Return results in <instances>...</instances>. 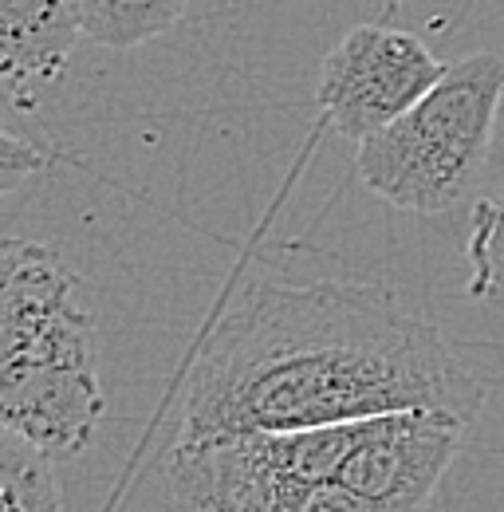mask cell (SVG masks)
<instances>
[{
  "mask_svg": "<svg viewBox=\"0 0 504 512\" xmlns=\"http://www.w3.org/2000/svg\"><path fill=\"white\" fill-rule=\"evenodd\" d=\"M4 260H8V237L0 241V268H4Z\"/></svg>",
  "mask_w": 504,
  "mask_h": 512,
  "instance_id": "cell-11",
  "label": "cell"
},
{
  "mask_svg": "<svg viewBox=\"0 0 504 512\" xmlns=\"http://www.w3.org/2000/svg\"><path fill=\"white\" fill-rule=\"evenodd\" d=\"M441 75L445 64L418 36L386 24H363L323 56L315 103L335 134L363 142L410 111Z\"/></svg>",
  "mask_w": 504,
  "mask_h": 512,
  "instance_id": "cell-6",
  "label": "cell"
},
{
  "mask_svg": "<svg viewBox=\"0 0 504 512\" xmlns=\"http://www.w3.org/2000/svg\"><path fill=\"white\" fill-rule=\"evenodd\" d=\"M359 422L178 434L162 461L166 497L197 512H315V497L359 438Z\"/></svg>",
  "mask_w": 504,
  "mask_h": 512,
  "instance_id": "cell-4",
  "label": "cell"
},
{
  "mask_svg": "<svg viewBox=\"0 0 504 512\" xmlns=\"http://www.w3.org/2000/svg\"><path fill=\"white\" fill-rule=\"evenodd\" d=\"M501 103V56L477 52L445 64V75L410 111L359 142V178L410 213L453 209L485 178Z\"/></svg>",
  "mask_w": 504,
  "mask_h": 512,
  "instance_id": "cell-3",
  "label": "cell"
},
{
  "mask_svg": "<svg viewBox=\"0 0 504 512\" xmlns=\"http://www.w3.org/2000/svg\"><path fill=\"white\" fill-rule=\"evenodd\" d=\"M461 418L394 410L359 422V438L315 497V512H414L434 501L461 449Z\"/></svg>",
  "mask_w": 504,
  "mask_h": 512,
  "instance_id": "cell-5",
  "label": "cell"
},
{
  "mask_svg": "<svg viewBox=\"0 0 504 512\" xmlns=\"http://www.w3.org/2000/svg\"><path fill=\"white\" fill-rule=\"evenodd\" d=\"M107 414L87 288L56 249L8 237L0 268V422L56 461L91 446Z\"/></svg>",
  "mask_w": 504,
  "mask_h": 512,
  "instance_id": "cell-2",
  "label": "cell"
},
{
  "mask_svg": "<svg viewBox=\"0 0 504 512\" xmlns=\"http://www.w3.org/2000/svg\"><path fill=\"white\" fill-rule=\"evenodd\" d=\"M477 383L438 327L386 288L256 280L189 371L178 434L300 430L394 410L473 422Z\"/></svg>",
  "mask_w": 504,
  "mask_h": 512,
  "instance_id": "cell-1",
  "label": "cell"
},
{
  "mask_svg": "<svg viewBox=\"0 0 504 512\" xmlns=\"http://www.w3.org/2000/svg\"><path fill=\"white\" fill-rule=\"evenodd\" d=\"M48 162L52 158L40 146L24 142L20 134H12V130L0 123V197L4 193H16L24 182H32L36 174H44Z\"/></svg>",
  "mask_w": 504,
  "mask_h": 512,
  "instance_id": "cell-10",
  "label": "cell"
},
{
  "mask_svg": "<svg viewBox=\"0 0 504 512\" xmlns=\"http://www.w3.org/2000/svg\"><path fill=\"white\" fill-rule=\"evenodd\" d=\"M79 36L75 0H0V83L32 87L56 79Z\"/></svg>",
  "mask_w": 504,
  "mask_h": 512,
  "instance_id": "cell-7",
  "label": "cell"
},
{
  "mask_svg": "<svg viewBox=\"0 0 504 512\" xmlns=\"http://www.w3.org/2000/svg\"><path fill=\"white\" fill-rule=\"evenodd\" d=\"M186 8L189 0H75L83 36L103 48H138L170 32Z\"/></svg>",
  "mask_w": 504,
  "mask_h": 512,
  "instance_id": "cell-8",
  "label": "cell"
},
{
  "mask_svg": "<svg viewBox=\"0 0 504 512\" xmlns=\"http://www.w3.org/2000/svg\"><path fill=\"white\" fill-rule=\"evenodd\" d=\"M60 505L56 457L0 422V512H56Z\"/></svg>",
  "mask_w": 504,
  "mask_h": 512,
  "instance_id": "cell-9",
  "label": "cell"
}]
</instances>
